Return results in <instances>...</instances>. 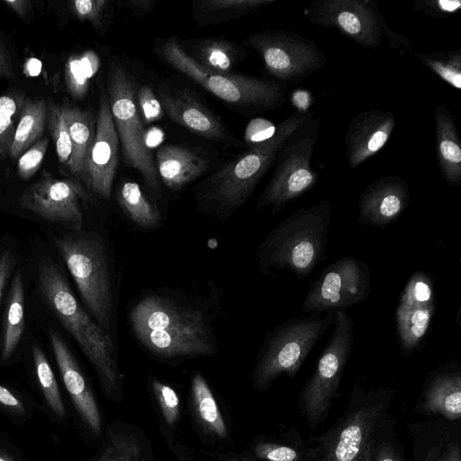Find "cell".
Instances as JSON below:
<instances>
[{
	"label": "cell",
	"instance_id": "d4e9b609",
	"mask_svg": "<svg viewBox=\"0 0 461 461\" xmlns=\"http://www.w3.org/2000/svg\"><path fill=\"white\" fill-rule=\"evenodd\" d=\"M209 160L194 150L172 144L161 146L156 154V168L164 185L174 191L202 176Z\"/></svg>",
	"mask_w": 461,
	"mask_h": 461
},
{
	"label": "cell",
	"instance_id": "f5cc1de1",
	"mask_svg": "<svg viewBox=\"0 0 461 461\" xmlns=\"http://www.w3.org/2000/svg\"><path fill=\"white\" fill-rule=\"evenodd\" d=\"M167 445L178 461H193L190 453L176 439L171 440Z\"/></svg>",
	"mask_w": 461,
	"mask_h": 461
},
{
	"label": "cell",
	"instance_id": "74e56055",
	"mask_svg": "<svg viewBox=\"0 0 461 461\" xmlns=\"http://www.w3.org/2000/svg\"><path fill=\"white\" fill-rule=\"evenodd\" d=\"M135 100L142 122L152 123L165 113L157 94L149 86L136 88Z\"/></svg>",
	"mask_w": 461,
	"mask_h": 461
},
{
	"label": "cell",
	"instance_id": "11a10c76",
	"mask_svg": "<svg viewBox=\"0 0 461 461\" xmlns=\"http://www.w3.org/2000/svg\"><path fill=\"white\" fill-rule=\"evenodd\" d=\"M41 61L36 58L30 59L26 63V70L29 76L37 77L41 71Z\"/></svg>",
	"mask_w": 461,
	"mask_h": 461
},
{
	"label": "cell",
	"instance_id": "b9f144b4",
	"mask_svg": "<svg viewBox=\"0 0 461 461\" xmlns=\"http://www.w3.org/2000/svg\"><path fill=\"white\" fill-rule=\"evenodd\" d=\"M67 78L71 93L77 97L83 96L87 90L88 79L81 68L79 58L69 59Z\"/></svg>",
	"mask_w": 461,
	"mask_h": 461
},
{
	"label": "cell",
	"instance_id": "cb8c5ba5",
	"mask_svg": "<svg viewBox=\"0 0 461 461\" xmlns=\"http://www.w3.org/2000/svg\"><path fill=\"white\" fill-rule=\"evenodd\" d=\"M96 461H154L151 443L137 426L116 420L104 431Z\"/></svg>",
	"mask_w": 461,
	"mask_h": 461
},
{
	"label": "cell",
	"instance_id": "5b68a950",
	"mask_svg": "<svg viewBox=\"0 0 461 461\" xmlns=\"http://www.w3.org/2000/svg\"><path fill=\"white\" fill-rule=\"evenodd\" d=\"M393 395L388 388L365 392L356 384L346 411L316 438L310 461H373L378 427Z\"/></svg>",
	"mask_w": 461,
	"mask_h": 461
},
{
	"label": "cell",
	"instance_id": "9c48e42d",
	"mask_svg": "<svg viewBox=\"0 0 461 461\" xmlns=\"http://www.w3.org/2000/svg\"><path fill=\"white\" fill-rule=\"evenodd\" d=\"M333 323L332 335L298 398L299 409L311 429L326 419L354 346V321L344 310L334 312Z\"/></svg>",
	"mask_w": 461,
	"mask_h": 461
},
{
	"label": "cell",
	"instance_id": "6da1fadb",
	"mask_svg": "<svg viewBox=\"0 0 461 461\" xmlns=\"http://www.w3.org/2000/svg\"><path fill=\"white\" fill-rule=\"evenodd\" d=\"M129 317L137 339L163 360L208 357L217 351L206 312L197 305L149 294L131 307Z\"/></svg>",
	"mask_w": 461,
	"mask_h": 461
},
{
	"label": "cell",
	"instance_id": "e0dca14e",
	"mask_svg": "<svg viewBox=\"0 0 461 461\" xmlns=\"http://www.w3.org/2000/svg\"><path fill=\"white\" fill-rule=\"evenodd\" d=\"M119 139L111 114L107 94L100 99L95 134L87 156L83 180L104 199L111 195L118 165Z\"/></svg>",
	"mask_w": 461,
	"mask_h": 461
},
{
	"label": "cell",
	"instance_id": "c3c4849f",
	"mask_svg": "<svg viewBox=\"0 0 461 461\" xmlns=\"http://www.w3.org/2000/svg\"><path fill=\"white\" fill-rule=\"evenodd\" d=\"M13 267V256L10 251H5L0 257V298Z\"/></svg>",
	"mask_w": 461,
	"mask_h": 461
},
{
	"label": "cell",
	"instance_id": "277c9868",
	"mask_svg": "<svg viewBox=\"0 0 461 461\" xmlns=\"http://www.w3.org/2000/svg\"><path fill=\"white\" fill-rule=\"evenodd\" d=\"M331 210L330 200L325 199L293 212L274 228L258 248L261 272L286 270L299 280L311 275L326 259Z\"/></svg>",
	"mask_w": 461,
	"mask_h": 461
},
{
	"label": "cell",
	"instance_id": "836d02e7",
	"mask_svg": "<svg viewBox=\"0 0 461 461\" xmlns=\"http://www.w3.org/2000/svg\"><path fill=\"white\" fill-rule=\"evenodd\" d=\"M32 358L39 386L45 402L59 419H66V407L60 390L45 354L38 346L32 348Z\"/></svg>",
	"mask_w": 461,
	"mask_h": 461
},
{
	"label": "cell",
	"instance_id": "f1b7e54d",
	"mask_svg": "<svg viewBox=\"0 0 461 461\" xmlns=\"http://www.w3.org/2000/svg\"><path fill=\"white\" fill-rule=\"evenodd\" d=\"M275 0H201L192 5V14L198 27L216 25L236 20L268 6Z\"/></svg>",
	"mask_w": 461,
	"mask_h": 461
},
{
	"label": "cell",
	"instance_id": "d590c367",
	"mask_svg": "<svg viewBox=\"0 0 461 461\" xmlns=\"http://www.w3.org/2000/svg\"><path fill=\"white\" fill-rule=\"evenodd\" d=\"M251 456L262 461H310V448L303 450L295 446L267 439L255 440L250 447Z\"/></svg>",
	"mask_w": 461,
	"mask_h": 461
},
{
	"label": "cell",
	"instance_id": "83f0119b",
	"mask_svg": "<svg viewBox=\"0 0 461 461\" xmlns=\"http://www.w3.org/2000/svg\"><path fill=\"white\" fill-rule=\"evenodd\" d=\"M72 142V153L66 164L69 171L83 177L85 165L95 134V123L89 112L62 106Z\"/></svg>",
	"mask_w": 461,
	"mask_h": 461
},
{
	"label": "cell",
	"instance_id": "1f68e13d",
	"mask_svg": "<svg viewBox=\"0 0 461 461\" xmlns=\"http://www.w3.org/2000/svg\"><path fill=\"white\" fill-rule=\"evenodd\" d=\"M24 329V291L22 275L14 276L8 300L1 357L7 360L15 351Z\"/></svg>",
	"mask_w": 461,
	"mask_h": 461
},
{
	"label": "cell",
	"instance_id": "4dcf8cb0",
	"mask_svg": "<svg viewBox=\"0 0 461 461\" xmlns=\"http://www.w3.org/2000/svg\"><path fill=\"white\" fill-rule=\"evenodd\" d=\"M47 122V105L44 100L27 101L15 129L10 153L16 158L40 139Z\"/></svg>",
	"mask_w": 461,
	"mask_h": 461
},
{
	"label": "cell",
	"instance_id": "e575fe53",
	"mask_svg": "<svg viewBox=\"0 0 461 461\" xmlns=\"http://www.w3.org/2000/svg\"><path fill=\"white\" fill-rule=\"evenodd\" d=\"M421 64L437 74L452 87L461 88V50L429 54L416 53Z\"/></svg>",
	"mask_w": 461,
	"mask_h": 461
},
{
	"label": "cell",
	"instance_id": "7a4b0ae2",
	"mask_svg": "<svg viewBox=\"0 0 461 461\" xmlns=\"http://www.w3.org/2000/svg\"><path fill=\"white\" fill-rule=\"evenodd\" d=\"M314 114V111L294 112L276 126L270 138L253 143L247 151L204 178L195 194L199 210L220 220L229 219L250 198L286 141Z\"/></svg>",
	"mask_w": 461,
	"mask_h": 461
},
{
	"label": "cell",
	"instance_id": "484cf974",
	"mask_svg": "<svg viewBox=\"0 0 461 461\" xmlns=\"http://www.w3.org/2000/svg\"><path fill=\"white\" fill-rule=\"evenodd\" d=\"M437 161L444 180L453 186L461 184V144L455 121L445 104L435 110Z\"/></svg>",
	"mask_w": 461,
	"mask_h": 461
},
{
	"label": "cell",
	"instance_id": "d6a6232c",
	"mask_svg": "<svg viewBox=\"0 0 461 461\" xmlns=\"http://www.w3.org/2000/svg\"><path fill=\"white\" fill-rule=\"evenodd\" d=\"M149 384L162 420L161 433L165 440L175 438L172 432L177 427L181 416L179 395L172 386L156 378H151Z\"/></svg>",
	"mask_w": 461,
	"mask_h": 461
},
{
	"label": "cell",
	"instance_id": "8992f818",
	"mask_svg": "<svg viewBox=\"0 0 461 461\" xmlns=\"http://www.w3.org/2000/svg\"><path fill=\"white\" fill-rule=\"evenodd\" d=\"M158 56L168 65L217 98L240 108L272 110L285 101L286 84L237 74H220L205 69L185 51L175 37L163 40L157 48Z\"/></svg>",
	"mask_w": 461,
	"mask_h": 461
},
{
	"label": "cell",
	"instance_id": "30bf717a",
	"mask_svg": "<svg viewBox=\"0 0 461 461\" xmlns=\"http://www.w3.org/2000/svg\"><path fill=\"white\" fill-rule=\"evenodd\" d=\"M135 90L125 68L120 63H113L108 73L107 97L124 160L140 174L151 191L158 192V175L152 155L146 146Z\"/></svg>",
	"mask_w": 461,
	"mask_h": 461
},
{
	"label": "cell",
	"instance_id": "ab89813d",
	"mask_svg": "<svg viewBox=\"0 0 461 461\" xmlns=\"http://www.w3.org/2000/svg\"><path fill=\"white\" fill-rule=\"evenodd\" d=\"M48 146V140L43 139L33 144L18 160V171L21 177L32 176L41 166Z\"/></svg>",
	"mask_w": 461,
	"mask_h": 461
},
{
	"label": "cell",
	"instance_id": "5bb4252c",
	"mask_svg": "<svg viewBox=\"0 0 461 461\" xmlns=\"http://www.w3.org/2000/svg\"><path fill=\"white\" fill-rule=\"evenodd\" d=\"M304 16L322 28H334L364 49H375L387 23L378 6L369 0H317Z\"/></svg>",
	"mask_w": 461,
	"mask_h": 461
},
{
	"label": "cell",
	"instance_id": "f907efd6",
	"mask_svg": "<svg viewBox=\"0 0 461 461\" xmlns=\"http://www.w3.org/2000/svg\"><path fill=\"white\" fill-rule=\"evenodd\" d=\"M292 101L297 111L307 112L308 107L311 104L310 93L304 90H296L292 95Z\"/></svg>",
	"mask_w": 461,
	"mask_h": 461
},
{
	"label": "cell",
	"instance_id": "ffe728a7",
	"mask_svg": "<svg viewBox=\"0 0 461 461\" xmlns=\"http://www.w3.org/2000/svg\"><path fill=\"white\" fill-rule=\"evenodd\" d=\"M396 125L393 113L370 109L355 115L345 134L348 164L356 168L376 154L389 140Z\"/></svg>",
	"mask_w": 461,
	"mask_h": 461
},
{
	"label": "cell",
	"instance_id": "8d00e7d4",
	"mask_svg": "<svg viewBox=\"0 0 461 461\" xmlns=\"http://www.w3.org/2000/svg\"><path fill=\"white\" fill-rule=\"evenodd\" d=\"M47 122L55 142L59 159L66 165L72 153V142L62 106L55 104H50L47 106Z\"/></svg>",
	"mask_w": 461,
	"mask_h": 461
},
{
	"label": "cell",
	"instance_id": "52a82bcc",
	"mask_svg": "<svg viewBox=\"0 0 461 461\" xmlns=\"http://www.w3.org/2000/svg\"><path fill=\"white\" fill-rule=\"evenodd\" d=\"M54 242L93 319L108 331L113 321V291L103 240L80 230L58 237Z\"/></svg>",
	"mask_w": 461,
	"mask_h": 461
},
{
	"label": "cell",
	"instance_id": "4fadbf2b",
	"mask_svg": "<svg viewBox=\"0 0 461 461\" xmlns=\"http://www.w3.org/2000/svg\"><path fill=\"white\" fill-rule=\"evenodd\" d=\"M370 281L366 262L349 256L338 258L312 282L302 309L304 312L321 314L348 308L368 297Z\"/></svg>",
	"mask_w": 461,
	"mask_h": 461
},
{
	"label": "cell",
	"instance_id": "60d3db41",
	"mask_svg": "<svg viewBox=\"0 0 461 461\" xmlns=\"http://www.w3.org/2000/svg\"><path fill=\"white\" fill-rule=\"evenodd\" d=\"M415 10L432 18H444L461 9V2L458 0H416Z\"/></svg>",
	"mask_w": 461,
	"mask_h": 461
},
{
	"label": "cell",
	"instance_id": "44dd1931",
	"mask_svg": "<svg viewBox=\"0 0 461 461\" xmlns=\"http://www.w3.org/2000/svg\"><path fill=\"white\" fill-rule=\"evenodd\" d=\"M157 95L164 113L176 123L212 140L227 138L220 120L188 93L159 87Z\"/></svg>",
	"mask_w": 461,
	"mask_h": 461
},
{
	"label": "cell",
	"instance_id": "9f6ffc18",
	"mask_svg": "<svg viewBox=\"0 0 461 461\" xmlns=\"http://www.w3.org/2000/svg\"><path fill=\"white\" fill-rule=\"evenodd\" d=\"M91 461H96V457H95V458H94V459H93V460H91Z\"/></svg>",
	"mask_w": 461,
	"mask_h": 461
},
{
	"label": "cell",
	"instance_id": "ac0fdd59",
	"mask_svg": "<svg viewBox=\"0 0 461 461\" xmlns=\"http://www.w3.org/2000/svg\"><path fill=\"white\" fill-rule=\"evenodd\" d=\"M50 339L63 384L81 422L94 437L102 438L104 425L100 408L86 376L59 334L50 331Z\"/></svg>",
	"mask_w": 461,
	"mask_h": 461
},
{
	"label": "cell",
	"instance_id": "8fae6325",
	"mask_svg": "<svg viewBox=\"0 0 461 461\" xmlns=\"http://www.w3.org/2000/svg\"><path fill=\"white\" fill-rule=\"evenodd\" d=\"M318 131L319 122L312 119L286 141L276 160L275 171L258 200V209L271 206L272 213H276L315 185L319 174L312 168L311 160Z\"/></svg>",
	"mask_w": 461,
	"mask_h": 461
},
{
	"label": "cell",
	"instance_id": "681fc988",
	"mask_svg": "<svg viewBox=\"0 0 461 461\" xmlns=\"http://www.w3.org/2000/svg\"><path fill=\"white\" fill-rule=\"evenodd\" d=\"M0 461H22L20 454L15 452L13 445L0 436Z\"/></svg>",
	"mask_w": 461,
	"mask_h": 461
},
{
	"label": "cell",
	"instance_id": "9a60e30c",
	"mask_svg": "<svg viewBox=\"0 0 461 461\" xmlns=\"http://www.w3.org/2000/svg\"><path fill=\"white\" fill-rule=\"evenodd\" d=\"M432 277L422 271L408 279L395 310V328L402 354L411 356L426 338L435 312Z\"/></svg>",
	"mask_w": 461,
	"mask_h": 461
},
{
	"label": "cell",
	"instance_id": "f546056e",
	"mask_svg": "<svg viewBox=\"0 0 461 461\" xmlns=\"http://www.w3.org/2000/svg\"><path fill=\"white\" fill-rule=\"evenodd\" d=\"M117 200L127 217L140 229L154 230L161 223L158 209L137 183L123 182L117 192Z\"/></svg>",
	"mask_w": 461,
	"mask_h": 461
},
{
	"label": "cell",
	"instance_id": "d6986e66",
	"mask_svg": "<svg viewBox=\"0 0 461 461\" xmlns=\"http://www.w3.org/2000/svg\"><path fill=\"white\" fill-rule=\"evenodd\" d=\"M410 201L411 194L404 179L396 175L380 176L359 195L358 222L384 228L401 216Z\"/></svg>",
	"mask_w": 461,
	"mask_h": 461
},
{
	"label": "cell",
	"instance_id": "7c38bea8",
	"mask_svg": "<svg viewBox=\"0 0 461 461\" xmlns=\"http://www.w3.org/2000/svg\"><path fill=\"white\" fill-rule=\"evenodd\" d=\"M242 45L255 50L267 71L281 83H300L327 63L314 41L287 30H267L249 35Z\"/></svg>",
	"mask_w": 461,
	"mask_h": 461
},
{
	"label": "cell",
	"instance_id": "7402d4cb",
	"mask_svg": "<svg viewBox=\"0 0 461 461\" xmlns=\"http://www.w3.org/2000/svg\"><path fill=\"white\" fill-rule=\"evenodd\" d=\"M190 414L199 435L210 442L227 443L230 430L218 402L204 376L196 372L189 390Z\"/></svg>",
	"mask_w": 461,
	"mask_h": 461
},
{
	"label": "cell",
	"instance_id": "db71d44e",
	"mask_svg": "<svg viewBox=\"0 0 461 461\" xmlns=\"http://www.w3.org/2000/svg\"><path fill=\"white\" fill-rule=\"evenodd\" d=\"M204 461H255L249 456L236 453H222Z\"/></svg>",
	"mask_w": 461,
	"mask_h": 461
},
{
	"label": "cell",
	"instance_id": "2e32d148",
	"mask_svg": "<svg viewBox=\"0 0 461 461\" xmlns=\"http://www.w3.org/2000/svg\"><path fill=\"white\" fill-rule=\"evenodd\" d=\"M84 197V189L77 181L42 179L23 193L21 205L46 221L68 225L77 231L83 223Z\"/></svg>",
	"mask_w": 461,
	"mask_h": 461
},
{
	"label": "cell",
	"instance_id": "ba28073f",
	"mask_svg": "<svg viewBox=\"0 0 461 461\" xmlns=\"http://www.w3.org/2000/svg\"><path fill=\"white\" fill-rule=\"evenodd\" d=\"M334 322V312L324 317L311 313L294 318L270 330L259 349L252 371V385L257 391L268 389L282 374L296 375L314 345Z\"/></svg>",
	"mask_w": 461,
	"mask_h": 461
},
{
	"label": "cell",
	"instance_id": "816d5d0a",
	"mask_svg": "<svg viewBox=\"0 0 461 461\" xmlns=\"http://www.w3.org/2000/svg\"><path fill=\"white\" fill-rule=\"evenodd\" d=\"M436 461H461L460 447L457 443H451Z\"/></svg>",
	"mask_w": 461,
	"mask_h": 461
},
{
	"label": "cell",
	"instance_id": "f6af8a7d",
	"mask_svg": "<svg viewBox=\"0 0 461 461\" xmlns=\"http://www.w3.org/2000/svg\"><path fill=\"white\" fill-rule=\"evenodd\" d=\"M373 461H403L393 444L383 441L376 444Z\"/></svg>",
	"mask_w": 461,
	"mask_h": 461
},
{
	"label": "cell",
	"instance_id": "4316f807",
	"mask_svg": "<svg viewBox=\"0 0 461 461\" xmlns=\"http://www.w3.org/2000/svg\"><path fill=\"white\" fill-rule=\"evenodd\" d=\"M185 45L183 49L194 61L207 70L220 74H234L233 70L242 58L240 50L224 39H194L186 41Z\"/></svg>",
	"mask_w": 461,
	"mask_h": 461
},
{
	"label": "cell",
	"instance_id": "3957f363",
	"mask_svg": "<svg viewBox=\"0 0 461 461\" xmlns=\"http://www.w3.org/2000/svg\"><path fill=\"white\" fill-rule=\"evenodd\" d=\"M39 286L45 301L76 339L97 375L104 396L114 402L123 400L122 375L111 334L81 307L56 265L41 258Z\"/></svg>",
	"mask_w": 461,
	"mask_h": 461
},
{
	"label": "cell",
	"instance_id": "f35d334b",
	"mask_svg": "<svg viewBox=\"0 0 461 461\" xmlns=\"http://www.w3.org/2000/svg\"><path fill=\"white\" fill-rule=\"evenodd\" d=\"M111 2L107 0H77L74 9L83 20H88L98 30L104 26L111 12Z\"/></svg>",
	"mask_w": 461,
	"mask_h": 461
},
{
	"label": "cell",
	"instance_id": "7bdbcfd3",
	"mask_svg": "<svg viewBox=\"0 0 461 461\" xmlns=\"http://www.w3.org/2000/svg\"><path fill=\"white\" fill-rule=\"evenodd\" d=\"M0 406L14 417L23 418L29 414L23 401L3 384H0Z\"/></svg>",
	"mask_w": 461,
	"mask_h": 461
},
{
	"label": "cell",
	"instance_id": "603a6c76",
	"mask_svg": "<svg viewBox=\"0 0 461 461\" xmlns=\"http://www.w3.org/2000/svg\"><path fill=\"white\" fill-rule=\"evenodd\" d=\"M420 408L424 413L438 414L449 420L461 416V373L451 363L440 367L428 378Z\"/></svg>",
	"mask_w": 461,
	"mask_h": 461
},
{
	"label": "cell",
	"instance_id": "7dc6e473",
	"mask_svg": "<svg viewBox=\"0 0 461 461\" xmlns=\"http://www.w3.org/2000/svg\"><path fill=\"white\" fill-rule=\"evenodd\" d=\"M79 60L81 68L86 77L89 80L98 70L100 65L99 58L94 51L88 50L79 58Z\"/></svg>",
	"mask_w": 461,
	"mask_h": 461
},
{
	"label": "cell",
	"instance_id": "ee69618b",
	"mask_svg": "<svg viewBox=\"0 0 461 461\" xmlns=\"http://www.w3.org/2000/svg\"><path fill=\"white\" fill-rule=\"evenodd\" d=\"M18 105L16 100L11 96H0V140L13 126V116L15 115Z\"/></svg>",
	"mask_w": 461,
	"mask_h": 461
},
{
	"label": "cell",
	"instance_id": "bcb514c9",
	"mask_svg": "<svg viewBox=\"0 0 461 461\" xmlns=\"http://www.w3.org/2000/svg\"><path fill=\"white\" fill-rule=\"evenodd\" d=\"M119 3L122 7H124L135 15H144L150 13L157 4L155 0H124Z\"/></svg>",
	"mask_w": 461,
	"mask_h": 461
}]
</instances>
